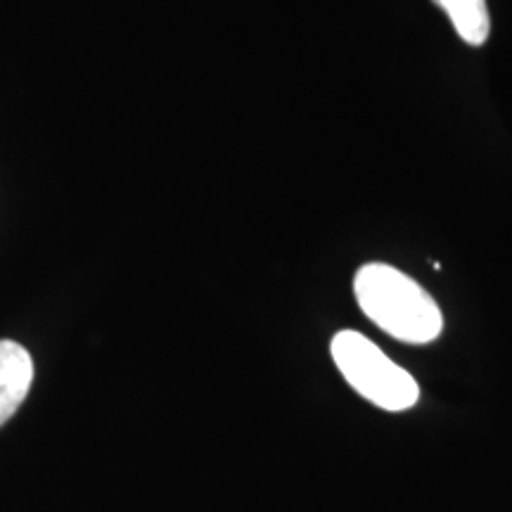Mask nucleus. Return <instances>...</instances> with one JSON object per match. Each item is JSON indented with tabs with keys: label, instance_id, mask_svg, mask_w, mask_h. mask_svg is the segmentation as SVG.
Returning <instances> with one entry per match:
<instances>
[{
	"label": "nucleus",
	"instance_id": "1",
	"mask_svg": "<svg viewBox=\"0 0 512 512\" xmlns=\"http://www.w3.org/2000/svg\"><path fill=\"white\" fill-rule=\"evenodd\" d=\"M361 311L377 328L406 344H430L444 330V316L425 287L387 264H366L354 278Z\"/></svg>",
	"mask_w": 512,
	"mask_h": 512
},
{
	"label": "nucleus",
	"instance_id": "4",
	"mask_svg": "<svg viewBox=\"0 0 512 512\" xmlns=\"http://www.w3.org/2000/svg\"><path fill=\"white\" fill-rule=\"evenodd\" d=\"M451 19L456 34L467 46H484L491 31V17L486 0H432Z\"/></svg>",
	"mask_w": 512,
	"mask_h": 512
},
{
	"label": "nucleus",
	"instance_id": "3",
	"mask_svg": "<svg viewBox=\"0 0 512 512\" xmlns=\"http://www.w3.org/2000/svg\"><path fill=\"white\" fill-rule=\"evenodd\" d=\"M34 382V361L19 342L0 339V427L19 411Z\"/></svg>",
	"mask_w": 512,
	"mask_h": 512
},
{
	"label": "nucleus",
	"instance_id": "2",
	"mask_svg": "<svg viewBox=\"0 0 512 512\" xmlns=\"http://www.w3.org/2000/svg\"><path fill=\"white\" fill-rule=\"evenodd\" d=\"M332 361L351 387L363 399L375 403L389 413L413 408L420 399V387L411 373L389 358L366 335L354 330H342L332 337Z\"/></svg>",
	"mask_w": 512,
	"mask_h": 512
}]
</instances>
